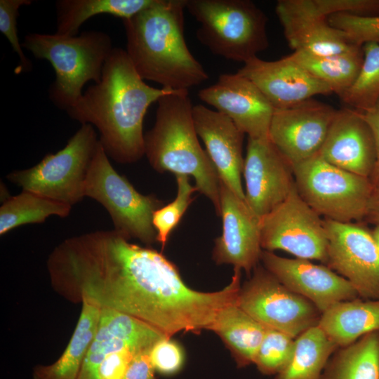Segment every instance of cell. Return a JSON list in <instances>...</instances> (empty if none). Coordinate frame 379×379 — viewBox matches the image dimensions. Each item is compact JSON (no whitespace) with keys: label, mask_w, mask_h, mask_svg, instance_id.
<instances>
[{"label":"cell","mask_w":379,"mask_h":379,"mask_svg":"<svg viewBox=\"0 0 379 379\" xmlns=\"http://www.w3.org/2000/svg\"><path fill=\"white\" fill-rule=\"evenodd\" d=\"M175 91H178L147 84L126 50L114 48L100 81L90 86L67 113L72 119L98 130L100 142L109 157L131 164L145 155L142 128L147 109Z\"/></svg>","instance_id":"6da1fadb"},{"label":"cell","mask_w":379,"mask_h":379,"mask_svg":"<svg viewBox=\"0 0 379 379\" xmlns=\"http://www.w3.org/2000/svg\"><path fill=\"white\" fill-rule=\"evenodd\" d=\"M186 0H158L122 20L126 51L144 80L174 91H188L208 79L190 51L184 35Z\"/></svg>","instance_id":"7a4b0ae2"},{"label":"cell","mask_w":379,"mask_h":379,"mask_svg":"<svg viewBox=\"0 0 379 379\" xmlns=\"http://www.w3.org/2000/svg\"><path fill=\"white\" fill-rule=\"evenodd\" d=\"M153 127L145 133V155L159 173L192 176L197 191L220 213L219 175L198 140L188 91H178L157 102Z\"/></svg>","instance_id":"3957f363"},{"label":"cell","mask_w":379,"mask_h":379,"mask_svg":"<svg viewBox=\"0 0 379 379\" xmlns=\"http://www.w3.org/2000/svg\"><path fill=\"white\" fill-rule=\"evenodd\" d=\"M22 46L36 58L51 64L55 79L49 87L48 97L66 112L80 99L88 81H100L104 65L114 48L111 37L98 30L72 36L32 33L24 37Z\"/></svg>","instance_id":"277c9868"},{"label":"cell","mask_w":379,"mask_h":379,"mask_svg":"<svg viewBox=\"0 0 379 379\" xmlns=\"http://www.w3.org/2000/svg\"><path fill=\"white\" fill-rule=\"evenodd\" d=\"M199 23L196 36L213 54L246 62L269 47L267 17L249 0H186Z\"/></svg>","instance_id":"5b68a950"},{"label":"cell","mask_w":379,"mask_h":379,"mask_svg":"<svg viewBox=\"0 0 379 379\" xmlns=\"http://www.w3.org/2000/svg\"><path fill=\"white\" fill-rule=\"evenodd\" d=\"M99 145L94 127L81 124L62 149L47 154L29 168L11 172L6 178L22 190L72 206L85 197L87 176Z\"/></svg>","instance_id":"8992f818"},{"label":"cell","mask_w":379,"mask_h":379,"mask_svg":"<svg viewBox=\"0 0 379 379\" xmlns=\"http://www.w3.org/2000/svg\"><path fill=\"white\" fill-rule=\"evenodd\" d=\"M293 171L298 194L320 216L341 222L366 217L374 191L369 178L340 168L319 154Z\"/></svg>","instance_id":"52a82bcc"},{"label":"cell","mask_w":379,"mask_h":379,"mask_svg":"<svg viewBox=\"0 0 379 379\" xmlns=\"http://www.w3.org/2000/svg\"><path fill=\"white\" fill-rule=\"evenodd\" d=\"M85 197L102 205L112 218L114 230L125 237L137 239L146 245L157 241L152 215L164 202L154 194L138 192L119 174L100 142L87 176Z\"/></svg>","instance_id":"ba28073f"},{"label":"cell","mask_w":379,"mask_h":379,"mask_svg":"<svg viewBox=\"0 0 379 379\" xmlns=\"http://www.w3.org/2000/svg\"><path fill=\"white\" fill-rule=\"evenodd\" d=\"M237 305L265 326L293 338L318 326L321 313L309 300L292 291L265 267H255L241 286Z\"/></svg>","instance_id":"9c48e42d"},{"label":"cell","mask_w":379,"mask_h":379,"mask_svg":"<svg viewBox=\"0 0 379 379\" xmlns=\"http://www.w3.org/2000/svg\"><path fill=\"white\" fill-rule=\"evenodd\" d=\"M261 248L281 250L297 258L328 260L324 220L300 196L296 187L288 197L260 218Z\"/></svg>","instance_id":"30bf717a"},{"label":"cell","mask_w":379,"mask_h":379,"mask_svg":"<svg viewBox=\"0 0 379 379\" xmlns=\"http://www.w3.org/2000/svg\"><path fill=\"white\" fill-rule=\"evenodd\" d=\"M327 265L364 300H379V251L371 232L352 222L324 220Z\"/></svg>","instance_id":"8fae6325"},{"label":"cell","mask_w":379,"mask_h":379,"mask_svg":"<svg viewBox=\"0 0 379 379\" xmlns=\"http://www.w3.org/2000/svg\"><path fill=\"white\" fill-rule=\"evenodd\" d=\"M336 112L314 98L275 109L268 137L293 166L319 153Z\"/></svg>","instance_id":"7c38bea8"},{"label":"cell","mask_w":379,"mask_h":379,"mask_svg":"<svg viewBox=\"0 0 379 379\" xmlns=\"http://www.w3.org/2000/svg\"><path fill=\"white\" fill-rule=\"evenodd\" d=\"M243 176L245 202L260 219L295 187L293 166L269 137L248 138Z\"/></svg>","instance_id":"4fadbf2b"},{"label":"cell","mask_w":379,"mask_h":379,"mask_svg":"<svg viewBox=\"0 0 379 379\" xmlns=\"http://www.w3.org/2000/svg\"><path fill=\"white\" fill-rule=\"evenodd\" d=\"M199 99L228 117L248 138H267L275 109L250 79L239 73L220 74L198 93Z\"/></svg>","instance_id":"5bb4252c"},{"label":"cell","mask_w":379,"mask_h":379,"mask_svg":"<svg viewBox=\"0 0 379 379\" xmlns=\"http://www.w3.org/2000/svg\"><path fill=\"white\" fill-rule=\"evenodd\" d=\"M260 260L281 284L312 302L321 314L340 302L359 297L346 279L328 266L267 251H262Z\"/></svg>","instance_id":"9a60e30c"},{"label":"cell","mask_w":379,"mask_h":379,"mask_svg":"<svg viewBox=\"0 0 379 379\" xmlns=\"http://www.w3.org/2000/svg\"><path fill=\"white\" fill-rule=\"evenodd\" d=\"M222 234L215 239L213 259L249 273L260 260V219L225 184H220Z\"/></svg>","instance_id":"2e32d148"},{"label":"cell","mask_w":379,"mask_h":379,"mask_svg":"<svg viewBox=\"0 0 379 379\" xmlns=\"http://www.w3.org/2000/svg\"><path fill=\"white\" fill-rule=\"evenodd\" d=\"M237 72L253 82L275 109L290 107L317 95L333 93L290 55L274 61L256 57L244 63Z\"/></svg>","instance_id":"e0dca14e"},{"label":"cell","mask_w":379,"mask_h":379,"mask_svg":"<svg viewBox=\"0 0 379 379\" xmlns=\"http://www.w3.org/2000/svg\"><path fill=\"white\" fill-rule=\"evenodd\" d=\"M319 154L340 168L370 179L376 164V147L361 113L352 108L337 109Z\"/></svg>","instance_id":"ac0fdd59"},{"label":"cell","mask_w":379,"mask_h":379,"mask_svg":"<svg viewBox=\"0 0 379 379\" xmlns=\"http://www.w3.org/2000/svg\"><path fill=\"white\" fill-rule=\"evenodd\" d=\"M194 126L220 180L245 201L241 182L244 134L226 116L203 105L192 109Z\"/></svg>","instance_id":"d6986e66"},{"label":"cell","mask_w":379,"mask_h":379,"mask_svg":"<svg viewBox=\"0 0 379 379\" xmlns=\"http://www.w3.org/2000/svg\"><path fill=\"white\" fill-rule=\"evenodd\" d=\"M285 38L294 51L314 55H332L362 47L353 44L343 32L331 26L327 18L276 11Z\"/></svg>","instance_id":"ffe728a7"},{"label":"cell","mask_w":379,"mask_h":379,"mask_svg":"<svg viewBox=\"0 0 379 379\" xmlns=\"http://www.w3.org/2000/svg\"><path fill=\"white\" fill-rule=\"evenodd\" d=\"M318 326L338 345L347 346L379 331V300L340 302L321 315Z\"/></svg>","instance_id":"44dd1931"},{"label":"cell","mask_w":379,"mask_h":379,"mask_svg":"<svg viewBox=\"0 0 379 379\" xmlns=\"http://www.w3.org/2000/svg\"><path fill=\"white\" fill-rule=\"evenodd\" d=\"M209 330L218 335L239 367L253 364L266 327L244 311L237 302L223 307Z\"/></svg>","instance_id":"7402d4cb"},{"label":"cell","mask_w":379,"mask_h":379,"mask_svg":"<svg viewBox=\"0 0 379 379\" xmlns=\"http://www.w3.org/2000/svg\"><path fill=\"white\" fill-rule=\"evenodd\" d=\"M78 322L65 350L54 363L37 365L33 379H77L89 347L97 331L101 309L81 302Z\"/></svg>","instance_id":"603a6c76"},{"label":"cell","mask_w":379,"mask_h":379,"mask_svg":"<svg viewBox=\"0 0 379 379\" xmlns=\"http://www.w3.org/2000/svg\"><path fill=\"white\" fill-rule=\"evenodd\" d=\"M158 0H59L55 3L56 32L77 35L82 24L100 14L128 19L157 4Z\"/></svg>","instance_id":"cb8c5ba5"},{"label":"cell","mask_w":379,"mask_h":379,"mask_svg":"<svg viewBox=\"0 0 379 379\" xmlns=\"http://www.w3.org/2000/svg\"><path fill=\"white\" fill-rule=\"evenodd\" d=\"M321 379H379V331L335 350Z\"/></svg>","instance_id":"d4e9b609"},{"label":"cell","mask_w":379,"mask_h":379,"mask_svg":"<svg viewBox=\"0 0 379 379\" xmlns=\"http://www.w3.org/2000/svg\"><path fill=\"white\" fill-rule=\"evenodd\" d=\"M289 55L338 96L354 84L364 61L362 48L332 55H314L303 51H294Z\"/></svg>","instance_id":"484cf974"},{"label":"cell","mask_w":379,"mask_h":379,"mask_svg":"<svg viewBox=\"0 0 379 379\" xmlns=\"http://www.w3.org/2000/svg\"><path fill=\"white\" fill-rule=\"evenodd\" d=\"M338 347L318 326L309 328L295 338L293 356L275 379H321Z\"/></svg>","instance_id":"4316f807"},{"label":"cell","mask_w":379,"mask_h":379,"mask_svg":"<svg viewBox=\"0 0 379 379\" xmlns=\"http://www.w3.org/2000/svg\"><path fill=\"white\" fill-rule=\"evenodd\" d=\"M72 206L32 191L22 190L0 207V234L27 224L43 223L51 215L67 217Z\"/></svg>","instance_id":"83f0119b"},{"label":"cell","mask_w":379,"mask_h":379,"mask_svg":"<svg viewBox=\"0 0 379 379\" xmlns=\"http://www.w3.org/2000/svg\"><path fill=\"white\" fill-rule=\"evenodd\" d=\"M364 61L354 84L339 97L352 109L364 112L379 99V44L362 47Z\"/></svg>","instance_id":"f1b7e54d"},{"label":"cell","mask_w":379,"mask_h":379,"mask_svg":"<svg viewBox=\"0 0 379 379\" xmlns=\"http://www.w3.org/2000/svg\"><path fill=\"white\" fill-rule=\"evenodd\" d=\"M177 195L171 203L155 211L152 225L157 233V241L164 249L172 231L176 227L189 206L194 201L192 194L197 191L190 183V176L177 175Z\"/></svg>","instance_id":"f546056e"},{"label":"cell","mask_w":379,"mask_h":379,"mask_svg":"<svg viewBox=\"0 0 379 379\" xmlns=\"http://www.w3.org/2000/svg\"><path fill=\"white\" fill-rule=\"evenodd\" d=\"M295 338L270 328L266 331L253 364L265 375H277L291 361L295 351Z\"/></svg>","instance_id":"4dcf8cb0"},{"label":"cell","mask_w":379,"mask_h":379,"mask_svg":"<svg viewBox=\"0 0 379 379\" xmlns=\"http://www.w3.org/2000/svg\"><path fill=\"white\" fill-rule=\"evenodd\" d=\"M294 4L300 13L319 18L337 13L379 15V0H295Z\"/></svg>","instance_id":"1f68e13d"},{"label":"cell","mask_w":379,"mask_h":379,"mask_svg":"<svg viewBox=\"0 0 379 379\" xmlns=\"http://www.w3.org/2000/svg\"><path fill=\"white\" fill-rule=\"evenodd\" d=\"M327 21L331 26L345 33L357 46L363 47L368 43L379 44V15L337 13L328 15Z\"/></svg>","instance_id":"d6a6232c"},{"label":"cell","mask_w":379,"mask_h":379,"mask_svg":"<svg viewBox=\"0 0 379 379\" xmlns=\"http://www.w3.org/2000/svg\"><path fill=\"white\" fill-rule=\"evenodd\" d=\"M32 2L31 0H0V32L7 38L19 58L20 62L15 69V74L32 69V62L22 51L17 29L19 8L22 6L30 5Z\"/></svg>","instance_id":"836d02e7"},{"label":"cell","mask_w":379,"mask_h":379,"mask_svg":"<svg viewBox=\"0 0 379 379\" xmlns=\"http://www.w3.org/2000/svg\"><path fill=\"white\" fill-rule=\"evenodd\" d=\"M148 355L154 371L162 375L175 374L184 364L182 347L171 338H164L158 341L149 350Z\"/></svg>","instance_id":"e575fe53"},{"label":"cell","mask_w":379,"mask_h":379,"mask_svg":"<svg viewBox=\"0 0 379 379\" xmlns=\"http://www.w3.org/2000/svg\"><path fill=\"white\" fill-rule=\"evenodd\" d=\"M361 113L371 127L375 142L377 153L376 164L370 178V180L374 189H375L379 187V99L372 108Z\"/></svg>","instance_id":"d590c367"},{"label":"cell","mask_w":379,"mask_h":379,"mask_svg":"<svg viewBox=\"0 0 379 379\" xmlns=\"http://www.w3.org/2000/svg\"><path fill=\"white\" fill-rule=\"evenodd\" d=\"M148 352L139 353L133 358L122 379H155Z\"/></svg>","instance_id":"8d00e7d4"},{"label":"cell","mask_w":379,"mask_h":379,"mask_svg":"<svg viewBox=\"0 0 379 379\" xmlns=\"http://www.w3.org/2000/svg\"><path fill=\"white\" fill-rule=\"evenodd\" d=\"M366 217L379 224V187L374 189Z\"/></svg>","instance_id":"74e56055"},{"label":"cell","mask_w":379,"mask_h":379,"mask_svg":"<svg viewBox=\"0 0 379 379\" xmlns=\"http://www.w3.org/2000/svg\"><path fill=\"white\" fill-rule=\"evenodd\" d=\"M379 251V224H377L371 232Z\"/></svg>","instance_id":"f35d334b"},{"label":"cell","mask_w":379,"mask_h":379,"mask_svg":"<svg viewBox=\"0 0 379 379\" xmlns=\"http://www.w3.org/2000/svg\"><path fill=\"white\" fill-rule=\"evenodd\" d=\"M376 189V188H375Z\"/></svg>","instance_id":"ab89813d"}]
</instances>
